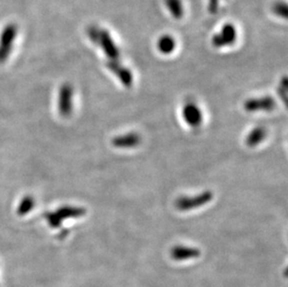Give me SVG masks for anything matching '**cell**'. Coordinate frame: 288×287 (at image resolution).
Listing matches in <instances>:
<instances>
[{
  "instance_id": "19",
  "label": "cell",
  "mask_w": 288,
  "mask_h": 287,
  "mask_svg": "<svg viewBox=\"0 0 288 287\" xmlns=\"http://www.w3.org/2000/svg\"><path fill=\"white\" fill-rule=\"evenodd\" d=\"M220 6V0H209V12L211 14H216Z\"/></svg>"
},
{
  "instance_id": "7",
  "label": "cell",
  "mask_w": 288,
  "mask_h": 287,
  "mask_svg": "<svg viewBox=\"0 0 288 287\" xmlns=\"http://www.w3.org/2000/svg\"><path fill=\"white\" fill-rule=\"evenodd\" d=\"M182 114L186 122L190 127H199L202 122V112L195 102L186 104L182 110Z\"/></svg>"
},
{
  "instance_id": "4",
  "label": "cell",
  "mask_w": 288,
  "mask_h": 287,
  "mask_svg": "<svg viewBox=\"0 0 288 287\" xmlns=\"http://www.w3.org/2000/svg\"><path fill=\"white\" fill-rule=\"evenodd\" d=\"M73 88L68 83L64 84L59 92L58 108L61 116L68 118L73 110Z\"/></svg>"
},
{
  "instance_id": "16",
  "label": "cell",
  "mask_w": 288,
  "mask_h": 287,
  "mask_svg": "<svg viewBox=\"0 0 288 287\" xmlns=\"http://www.w3.org/2000/svg\"><path fill=\"white\" fill-rule=\"evenodd\" d=\"M272 12H274L277 16L284 18V19H288V8L286 3L284 2H277L275 3L272 7Z\"/></svg>"
},
{
  "instance_id": "17",
  "label": "cell",
  "mask_w": 288,
  "mask_h": 287,
  "mask_svg": "<svg viewBox=\"0 0 288 287\" xmlns=\"http://www.w3.org/2000/svg\"><path fill=\"white\" fill-rule=\"evenodd\" d=\"M278 94H279V96H281V98L284 100V102H286L288 96V82L286 76H284V78L282 80L280 86H279V89H278Z\"/></svg>"
},
{
  "instance_id": "6",
  "label": "cell",
  "mask_w": 288,
  "mask_h": 287,
  "mask_svg": "<svg viewBox=\"0 0 288 287\" xmlns=\"http://www.w3.org/2000/svg\"><path fill=\"white\" fill-rule=\"evenodd\" d=\"M276 106L274 99L270 96H263L260 98H252L244 102V110L247 112H258V111H270Z\"/></svg>"
},
{
  "instance_id": "14",
  "label": "cell",
  "mask_w": 288,
  "mask_h": 287,
  "mask_svg": "<svg viewBox=\"0 0 288 287\" xmlns=\"http://www.w3.org/2000/svg\"><path fill=\"white\" fill-rule=\"evenodd\" d=\"M34 205V198H32L31 196H26L24 198H22L20 202V204L18 206L17 212L19 214L24 216L28 212H30Z\"/></svg>"
},
{
  "instance_id": "5",
  "label": "cell",
  "mask_w": 288,
  "mask_h": 287,
  "mask_svg": "<svg viewBox=\"0 0 288 287\" xmlns=\"http://www.w3.org/2000/svg\"><path fill=\"white\" fill-rule=\"evenodd\" d=\"M97 44H99L101 46V48H103L104 54L108 56V58L110 59V61L118 60L120 50H118L117 45L115 44L111 34H110V32L108 30L100 29Z\"/></svg>"
},
{
  "instance_id": "13",
  "label": "cell",
  "mask_w": 288,
  "mask_h": 287,
  "mask_svg": "<svg viewBox=\"0 0 288 287\" xmlns=\"http://www.w3.org/2000/svg\"><path fill=\"white\" fill-rule=\"evenodd\" d=\"M165 5L174 19L180 20L183 18L184 6L182 0H165Z\"/></svg>"
},
{
  "instance_id": "1",
  "label": "cell",
  "mask_w": 288,
  "mask_h": 287,
  "mask_svg": "<svg viewBox=\"0 0 288 287\" xmlns=\"http://www.w3.org/2000/svg\"><path fill=\"white\" fill-rule=\"evenodd\" d=\"M18 29L14 24H8L0 34V64L7 61L10 54Z\"/></svg>"
},
{
  "instance_id": "12",
  "label": "cell",
  "mask_w": 288,
  "mask_h": 287,
  "mask_svg": "<svg viewBox=\"0 0 288 287\" xmlns=\"http://www.w3.org/2000/svg\"><path fill=\"white\" fill-rule=\"evenodd\" d=\"M266 136H267V130L265 128L261 126L256 127L248 134L246 139V143L249 148H254L258 146L266 138Z\"/></svg>"
},
{
  "instance_id": "18",
  "label": "cell",
  "mask_w": 288,
  "mask_h": 287,
  "mask_svg": "<svg viewBox=\"0 0 288 287\" xmlns=\"http://www.w3.org/2000/svg\"><path fill=\"white\" fill-rule=\"evenodd\" d=\"M99 32H100V29H98V28H96V26H90V28L88 29V34H89V38H90V40L94 41L96 44H97V42H98Z\"/></svg>"
},
{
  "instance_id": "9",
  "label": "cell",
  "mask_w": 288,
  "mask_h": 287,
  "mask_svg": "<svg viewBox=\"0 0 288 287\" xmlns=\"http://www.w3.org/2000/svg\"><path fill=\"white\" fill-rule=\"evenodd\" d=\"M141 143V136L136 132H129L115 137L112 144L117 148H134Z\"/></svg>"
},
{
  "instance_id": "8",
  "label": "cell",
  "mask_w": 288,
  "mask_h": 287,
  "mask_svg": "<svg viewBox=\"0 0 288 287\" xmlns=\"http://www.w3.org/2000/svg\"><path fill=\"white\" fill-rule=\"evenodd\" d=\"M106 66H108V68L117 76L118 80L122 83L124 86L129 88L132 85V82H134L132 73L127 68L120 64V62L118 60L117 61H110Z\"/></svg>"
},
{
  "instance_id": "11",
  "label": "cell",
  "mask_w": 288,
  "mask_h": 287,
  "mask_svg": "<svg viewBox=\"0 0 288 287\" xmlns=\"http://www.w3.org/2000/svg\"><path fill=\"white\" fill-rule=\"evenodd\" d=\"M176 42L171 34H162L158 38L157 48L160 54L164 55L171 54L176 50Z\"/></svg>"
},
{
  "instance_id": "2",
  "label": "cell",
  "mask_w": 288,
  "mask_h": 287,
  "mask_svg": "<svg viewBox=\"0 0 288 287\" xmlns=\"http://www.w3.org/2000/svg\"><path fill=\"white\" fill-rule=\"evenodd\" d=\"M213 193L210 190L202 192L192 197H181L176 202V206L180 211H188L209 204L213 200Z\"/></svg>"
},
{
  "instance_id": "3",
  "label": "cell",
  "mask_w": 288,
  "mask_h": 287,
  "mask_svg": "<svg viewBox=\"0 0 288 287\" xmlns=\"http://www.w3.org/2000/svg\"><path fill=\"white\" fill-rule=\"evenodd\" d=\"M237 38V30L232 24H226L221 28L220 33L212 38V44L214 48H224L232 45Z\"/></svg>"
},
{
  "instance_id": "15",
  "label": "cell",
  "mask_w": 288,
  "mask_h": 287,
  "mask_svg": "<svg viewBox=\"0 0 288 287\" xmlns=\"http://www.w3.org/2000/svg\"><path fill=\"white\" fill-rule=\"evenodd\" d=\"M174 256H176V258H190L192 256H195L198 254V251L193 249V248H188V247H182V246H178L176 247L174 249Z\"/></svg>"
},
{
  "instance_id": "10",
  "label": "cell",
  "mask_w": 288,
  "mask_h": 287,
  "mask_svg": "<svg viewBox=\"0 0 288 287\" xmlns=\"http://www.w3.org/2000/svg\"><path fill=\"white\" fill-rule=\"evenodd\" d=\"M83 214H85V210L83 208L75 206H64L54 212L55 218L59 221V223L62 219L80 218L82 216Z\"/></svg>"
}]
</instances>
